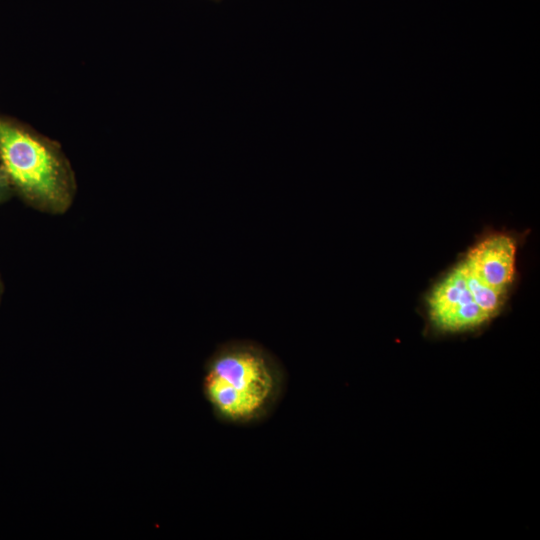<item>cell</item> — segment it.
Returning <instances> with one entry per match:
<instances>
[{
	"instance_id": "obj_1",
	"label": "cell",
	"mask_w": 540,
	"mask_h": 540,
	"mask_svg": "<svg viewBox=\"0 0 540 540\" xmlns=\"http://www.w3.org/2000/svg\"><path fill=\"white\" fill-rule=\"evenodd\" d=\"M515 262L516 243L506 234H492L469 249L427 297L433 326L461 332L495 317L513 282Z\"/></svg>"
},
{
	"instance_id": "obj_2",
	"label": "cell",
	"mask_w": 540,
	"mask_h": 540,
	"mask_svg": "<svg viewBox=\"0 0 540 540\" xmlns=\"http://www.w3.org/2000/svg\"><path fill=\"white\" fill-rule=\"evenodd\" d=\"M284 372L277 359L250 341L221 345L208 359L203 392L221 421L248 425L266 418L279 402Z\"/></svg>"
},
{
	"instance_id": "obj_3",
	"label": "cell",
	"mask_w": 540,
	"mask_h": 540,
	"mask_svg": "<svg viewBox=\"0 0 540 540\" xmlns=\"http://www.w3.org/2000/svg\"><path fill=\"white\" fill-rule=\"evenodd\" d=\"M0 161L13 185L37 210L62 215L70 209L74 180L50 143L0 119Z\"/></svg>"
}]
</instances>
